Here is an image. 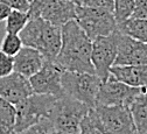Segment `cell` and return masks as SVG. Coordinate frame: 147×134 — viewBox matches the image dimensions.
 Here are the masks:
<instances>
[{
  "label": "cell",
  "instance_id": "cell-1",
  "mask_svg": "<svg viewBox=\"0 0 147 134\" xmlns=\"http://www.w3.org/2000/svg\"><path fill=\"white\" fill-rule=\"evenodd\" d=\"M62 42L56 61L63 70L95 73L91 62L92 41L76 20H70L61 27Z\"/></svg>",
  "mask_w": 147,
  "mask_h": 134
},
{
  "label": "cell",
  "instance_id": "cell-2",
  "mask_svg": "<svg viewBox=\"0 0 147 134\" xmlns=\"http://www.w3.org/2000/svg\"><path fill=\"white\" fill-rule=\"evenodd\" d=\"M22 44L39 50L47 60L54 61L61 48V27L55 26L45 19H29L24 29L19 33Z\"/></svg>",
  "mask_w": 147,
  "mask_h": 134
},
{
  "label": "cell",
  "instance_id": "cell-3",
  "mask_svg": "<svg viewBox=\"0 0 147 134\" xmlns=\"http://www.w3.org/2000/svg\"><path fill=\"white\" fill-rule=\"evenodd\" d=\"M89 106L67 94L57 98L55 102L48 119L50 120L56 133L80 132V124L89 111Z\"/></svg>",
  "mask_w": 147,
  "mask_h": 134
},
{
  "label": "cell",
  "instance_id": "cell-4",
  "mask_svg": "<svg viewBox=\"0 0 147 134\" xmlns=\"http://www.w3.org/2000/svg\"><path fill=\"white\" fill-rule=\"evenodd\" d=\"M56 99L57 97L53 94H42L34 92L21 102L15 104V131L21 132L38 124L41 119L48 118Z\"/></svg>",
  "mask_w": 147,
  "mask_h": 134
},
{
  "label": "cell",
  "instance_id": "cell-5",
  "mask_svg": "<svg viewBox=\"0 0 147 134\" xmlns=\"http://www.w3.org/2000/svg\"><path fill=\"white\" fill-rule=\"evenodd\" d=\"M102 79L96 73L67 71L62 73L61 84L64 94L75 98L89 107H95L96 98Z\"/></svg>",
  "mask_w": 147,
  "mask_h": 134
},
{
  "label": "cell",
  "instance_id": "cell-6",
  "mask_svg": "<svg viewBox=\"0 0 147 134\" xmlns=\"http://www.w3.org/2000/svg\"><path fill=\"white\" fill-rule=\"evenodd\" d=\"M75 20L91 41L99 36L110 35L117 29V21L113 13L103 8L84 5L77 6Z\"/></svg>",
  "mask_w": 147,
  "mask_h": 134
},
{
  "label": "cell",
  "instance_id": "cell-7",
  "mask_svg": "<svg viewBox=\"0 0 147 134\" xmlns=\"http://www.w3.org/2000/svg\"><path fill=\"white\" fill-rule=\"evenodd\" d=\"M118 37L119 30L116 29L110 35L99 36L92 40L91 62L95 69V73L102 81L109 77L110 69L115 64L118 53Z\"/></svg>",
  "mask_w": 147,
  "mask_h": 134
},
{
  "label": "cell",
  "instance_id": "cell-8",
  "mask_svg": "<svg viewBox=\"0 0 147 134\" xmlns=\"http://www.w3.org/2000/svg\"><path fill=\"white\" fill-rule=\"evenodd\" d=\"M106 134H138L130 106L95 105Z\"/></svg>",
  "mask_w": 147,
  "mask_h": 134
},
{
  "label": "cell",
  "instance_id": "cell-9",
  "mask_svg": "<svg viewBox=\"0 0 147 134\" xmlns=\"http://www.w3.org/2000/svg\"><path fill=\"white\" fill-rule=\"evenodd\" d=\"M141 88H134L127 85L124 82L117 79L112 73L109 75V77L102 81L96 104L99 105H125L130 106L134 98L140 92Z\"/></svg>",
  "mask_w": 147,
  "mask_h": 134
},
{
  "label": "cell",
  "instance_id": "cell-10",
  "mask_svg": "<svg viewBox=\"0 0 147 134\" xmlns=\"http://www.w3.org/2000/svg\"><path fill=\"white\" fill-rule=\"evenodd\" d=\"M63 71L64 70L55 60H47L43 67L30 78H28L33 91L35 93L53 94L57 98L62 97L64 94L61 84Z\"/></svg>",
  "mask_w": 147,
  "mask_h": 134
},
{
  "label": "cell",
  "instance_id": "cell-11",
  "mask_svg": "<svg viewBox=\"0 0 147 134\" xmlns=\"http://www.w3.org/2000/svg\"><path fill=\"white\" fill-rule=\"evenodd\" d=\"M147 64V43L123 34L119 30L118 53L113 65Z\"/></svg>",
  "mask_w": 147,
  "mask_h": 134
},
{
  "label": "cell",
  "instance_id": "cell-12",
  "mask_svg": "<svg viewBox=\"0 0 147 134\" xmlns=\"http://www.w3.org/2000/svg\"><path fill=\"white\" fill-rule=\"evenodd\" d=\"M32 93H34V91L29 79L22 75L13 71L8 76L0 77V97L13 105L21 102Z\"/></svg>",
  "mask_w": 147,
  "mask_h": 134
},
{
  "label": "cell",
  "instance_id": "cell-13",
  "mask_svg": "<svg viewBox=\"0 0 147 134\" xmlns=\"http://www.w3.org/2000/svg\"><path fill=\"white\" fill-rule=\"evenodd\" d=\"M47 59L39 50L24 46L14 56V71L30 78L43 67Z\"/></svg>",
  "mask_w": 147,
  "mask_h": 134
},
{
  "label": "cell",
  "instance_id": "cell-14",
  "mask_svg": "<svg viewBox=\"0 0 147 134\" xmlns=\"http://www.w3.org/2000/svg\"><path fill=\"white\" fill-rule=\"evenodd\" d=\"M77 5L70 0H50L41 13V18L46 21L62 27L70 20L76 19Z\"/></svg>",
  "mask_w": 147,
  "mask_h": 134
},
{
  "label": "cell",
  "instance_id": "cell-15",
  "mask_svg": "<svg viewBox=\"0 0 147 134\" xmlns=\"http://www.w3.org/2000/svg\"><path fill=\"white\" fill-rule=\"evenodd\" d=\"M117 79L134 88L147 86V64L140 65H113L110 69Z\"/></svg>",
  "mask_w": 147,
  "mask_h": 134
},
{
  "label": "cell",
  "instance_id": "cell-16",
  "mask_svg": "<svg viewBox=\"0 0 147 134\" xmlns=\"http://www.w3.org/2000/svg\"><path fill=\"white\" fill-rule=\"evenodd\" d=\"M130 110L138 134H147V86L141 88Z\"/></svg>",
  "mask_w": 147,
  "mask_h": 134
},
{
  "label": "cell",
  "instance_id": "cell-17",
  "mask_svg": "<svg viewBox=\"0 0 147 134\" xmlns=\"http://www.w3.org/2000/svg\"><path fill=\"white\" fill-rule=\"evenodd\" d=\"M117 29L123 34H126L133 39L147 43V20L145 19H133L127 20L117 25Z\"/></svg>",
  "mask_w": 147,
  "mask_h": 134
},
{
  "label": "cell",
  "instance_id": "cell-18",
  "mask_svg": "<svg viewBox=\"0 0 147 134\" xmlns=\"http://www.w3.org/2000/svg\"><path fill=\"white\" fill-rule=\"evenodd\" d=\"M15 105L0 97V134H15Z\"/></svg>",
  "mask_w": 147,
  "mask_h": 134
},
{
  "label": "cell",
  "instance_id": "cell-19",
  "mask_svg": "<svg viewBox=\"0 0 147 134\" xmlns=\"http://www.w3.org/2000/svg\"><path fill=\"white\" fill-rule=\"evenodd\" d=\"M80 134H106L95 107H90L80 124Z\"/></svg>",
  "mask_w": 147,
  "mask_h": 134
},
{
  "label": "cell",
  "instance_id": "cell-20",
  "mask_svg": "<svg viewBox=\"0 0 147 134\" xmlns=\"http://www.w3.org/2000/svg\"><path fill=\"white\" fill-rule=\"evenodd\" d=\"M29 20L27 12L12 9L6 19V33L19 34Z\"/></svg>",
  "mask_w": 147,
  "mask_h": 134
},
{
  "label": "cell",
  "instance_id": "cell-21",
  "mask_svg": "<svg viewBox=\"0 0 147 134\" xmlns=\"http://www.w3.org/2000/svg\"><path fill=\"white\" fill-rule=\"evenodd\" d=\"M134 4L136 0H113V15L117 25L131 18Z\"/></svg>",
  "mask_w": 147,
  "mask_h": 134
},
{
  "label": "cell",
  "instance_id": "cell-22",
  "mask_svg": "<svg viewBox=\"0 0 147 134\" xmlns=\"http://www.w3.org/2000/svg\"><path fill=\"white\" fill-rule=\"evenodd\" d=\"M24 47L22 41L20 39L19 34H12V33H6L4 39L0 44V50L3 53L9 55V56H15L20 49Z\"/></svg>",
  "mask_w": 147,
  "mask_h": 134
},
{
  "label": "cell",
  "instance_id": "cell-23",
  "mask_svg": "<svg viewBox=\"0 0 147 134\" xmlns=\"http://www.w3.org/2000/svg\"><path fill=\"white\" fill-rule=\"evenodd\" d=\"M56 131L54 129L50 120L48 118L41 119L38 124H35L21 132H16L15 134H55Z\"/></svg>",
  "mask_w": 147,
  "mask_h": 134
},
{
  "label": "cell",
  "instance_id": "cell-24",
  "mask_svg": "<svg viewBox=\"0 0 147 134\" xmlns=\"http://www.w3.org/2000/svg\"><path fill=\"white\" fill-rule=\"evenodd\" d=\"M14 71V57L0 50V77L11 75Z\"/></svg>",
  "mask_w": 147,
  "mask_h": 134
},
{
  "label": "cell",
  "instance_id": "cell-25",
  "mask_svg": "<svg viewBox=\"0 0 147 134\" xmlns=\"http://www.w3.org/2000/svg\"><path fill=\"white\" fill-rule=\"evenodd\" d=\"M49 1L50 0H32V1L29 3V9L27 12L29 19L40 18L42 11L49 4Z\"/></svg>",
  "mask_w": 147,
  "mask_h": 134
},
{
  "label": "cell",
  "instance_id": "cell-26",
  "mask_svg": "<svg viewBox=\"0 0 147 134\" xmlns=\"http://www.w3.org/2000/svg\"><path fill=\"white\" fill-rule=\"evenodd\" d=\"M84 6L103 8L113 13V0H84Z\"/></svg>",
  "mask_w": 147,
  "mask_h": 134
},
{
  "label": "cell",
  "instance_id": "cell-27",
  "mask_svg": "<svg viewBox=\"0 0 147 134\" xmlns=\"http://www.w3.org/2000/svg\"><path fill=\"white\" fill-rule=\"evenodd\" d=\"M131 18L147 20V0H136L134 9Z\"/></svg>",
  "mask_w": 147,
  "mask_h": 134
},
{
  "label": "cell",
  "instance_id": "cell-28",
  "mask_svg": "<svg viewBox=\"0 0 147 134\" xmlns=\"http://www.w3.org/2000/svg\"><path fill=\"white\" fill-rule=\"evenodd\" d=\"M0 1L9 6L12 9H18V11H22V12H28V9H29L28 0H0Z\"/></svg>",
  "mask_w": 147,
  "mask_h": 134
},
{
  "label": "cell",
  "instance_id": "cell-29",
  "mask_svg": "<svg viewBox=\"0 0 147 134\" xmlns=\"http://www.w3.org/2000/svg\"><path fill=\"white\" fill-rule=\"evenodd\" d=\"M11 11H12V8H11L9 6H7L6 4H4V3L0 1V22L4 21V20H6L7 16H8V14L11 13Z\"/></svg>",
  "mask_w": 147,
  "mask_h": 134
},
{
  "label": "cell",
  "instance_id": "cell-30",
  "mask_svg": "<svg viewBox=\"0 0 147 134\" xmlns=\"http://www.w3.org/2000/svg\"><path fill=\"white\" fill-rule=\"evenodd\" d=\"M70 1H72L74 4H76L77 6H81V5H83L84 0H70Z\"/></svg>",
  "mask_w": 147,
  "mask_h": 134
},
{
  "label": "cell",
  "instance_id": "cell-31",
  "mask_svg": "<svg viewBox=\"0 0 147 134\" xmlns=\"http://www.w3.org/2000/svg\"><path fill=\"white\" fill-rule=\"evenodd\" d=\"M55 134H80V132H75V133H68V132H60V133H55Z\"/></svg>",
  "mask_w": 147,
  "mask_h": 134
},
{
  "label": "cell",
  "instance_id": "cell-32",
  "mask_svg": "<svg viewBox=\"0 0 147 134\" xmlns=\"http://www.w3.org/2000/svg\"><path fill=\"white\" fill-rule=\"evenodd\" d=\"M28 1H29V3H30V1H32V0H28Z\"/></svg>",
  "mask_w": 147,
  "mask_h": 134
}]
</instances>
